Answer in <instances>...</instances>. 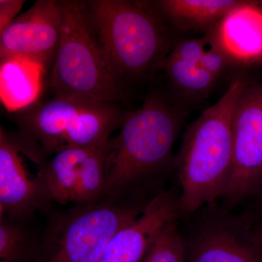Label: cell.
<instances>
[{"mask_svg":"<svg viewBox=\"0 0 262 262\" xmlns=\"http://www.w3.org/2000/svg\"><path fill=\"white\" fill-rule=\"evenodd\" d=\"M185 115L184 108L160 92L148 95L111 138L103 198L150 201L165 190Z\"/></svg>","mask_w":262,"mask_h":262,"instance_id":"1","label":"cell"},{"mask_svg":"<svg viewBox=\"0 0 262 262\" xmlns=\"http://www.w3.org/2000/svg\"><path fill=\"white\" fill-rule=\"evenodd\" d=\"M248 85L245 79H234L222 98L184 131L173 162L182 214H194L225 194L233 163L234 113Z\"/></svg>","mask_w":262,"mask_h":262,"instance_id":"2","label":"cell"},{"mask_svg":"<svg viewBox=\"0 0 262 262\" xmlns=\"http://www.w3.org/2000/svg\"><path fill=\"white\" fill-rule=\"evenodd\" d=\"M103 54L126 85L152 73L168 56L167 25L145 1L88 0Z\"/></svg>","mask_w":262,"mask_h":262,"instance_id":"3","label":"cell"},{"mask_svg":"<svg viewBox=\"0 0 262 262\" xmlns=\"http://www.w3.org/2000/svg\"><path fill=\"white\" fill-rule=\"evenodd\" d=\"M61 38L46 80L52 97L121 102L126 85L108 64L90 18L87 1L59 0Z\"/></svg>","mask_w":262,"mask_h":262,"instance_id":"4","label":"cell"},{"mask_svg":"<svg viewBox=\"0 0 262 262\" xmlns=\"http://www.w3.org/2000/svg\"><path fill=\"white\" fill-rule=\"evenodd\" d=\"M19 131L48 156L63 150L98 145L121 128L130 113L119 103L79 97L38 100L11 113Z\"/></svg>","mask_w":262,"mask_h":262,"instance_id":"5","label":"cell"},{"mask_svg":"<svg viewBox=\"0 0 262 262\" xmlns=\"http://www.w3.org/2000/svg\"><path fill=\"white\" fill-rule=\"evenodd\" d=\"M150 201L103 198L56 212L39 239V262H97L113 236Z\"/></svg>","mask_w":262,"mask_h":262,"instance_id":"6","label":"cell"},{"mask_svg":"<svg viewBox=\"0 0 262 262\" xmlns=\"http://www.w3.org/2000/svg\"><path fill=\"white\" fill-rule=\"evenodd\" d=\"M196 213L187 235L183 234L188 262H262V248L246 218L215 203Z\"/></svg>","mask_w":262,"mask_h":262,"instance_id":"7","label":"cell"},{"mask_svg":"<svg viewBox=\"0 0 262 262\" xmlns=\"http://www.w3.org/2000/svg\"><path fill=\"white\" fill-rule=\"evenodd\" d=\"M262 186V82L248 84L234 113L233 163L223 196L228 209L253 194Z\"/></svg>","mask_w":262,"mask_h":262,"instance_id":"8","label":"cell"},{"mask_svg":"<svg viewBox=\"0 0 262 262\" xmlns=\"http://www.w3.org/2000/svg\"><path fill=\"white\" fill-rule=\"evenodd\" d=\"M111 138L98 145L63 150L46 160L41 173L52 202L75 206L102 199Z\"/></svg>","mask_w":262,"mask_h":262,"instance_id":"9","label":"cell"},{"mask_svg":"<svg viewBox=\"0 0 262 262\" xmlns=\"http://www.w3.org/2000/svg\"><path fill=\"white\" fill-rule=\"evenodd\" d=\"M27 141L20 131L0 127V215L28 220L52 201L42 173L25 162Z\"/></svg>","mask_w":262,"mask_h":262,"instance_id":"10","label":"cell"},{"mask_svg":"<svg viewBox=\"0 0 262 262\" xmlns=\"http://www.w3.org/2000/svg\"><path fill=\"white\" fill-rule=\"evenodd\" d=\"M61 38L59 0H38L0 34V62L28 60L51 72Z\"/></svg>","mask_w":262,"mask_h":262,"instance_id":"11","label":"cell"},{"mask_svg":"<svg viewBox=\"0 0 262 262\" xmlns=\"http://www.w3.org/2000/svg\"><path fill=\"white\" fill-rule=\"evenodd\" d=\"M181 215L180 193L165 189L113 236L97 262H142L164 227Z\"/></svg>","mask_w":262,"mask_h":262,"instance_id":"12","label":"cell"},{"mask_svg":"<svg viewBox=\"0 0 262 262\" xmlns=\"http://www.w3.org/2000/svg\"><path fill=\"white\" fill-rule=\"evenodd\" d=\"M206 34L231 65L262 61V8L258 1H239Z\"/></svg>","mask_w":262,"mask_h":262,"instance_id":"13","label":"cell"},{"mask_svg":"<svg viewBox=\"0 0 262 262\" xmlns=\"http://www.w3.org/2000/svg\"><path fill=\"white\" fill-rule=\"evenodd\" d=\"M241 0L145 1L165 24L184 31L208 32Z\"/></svg>","mask_w":262,"mask_h":262,"instance_id":"14","label":"cell"},{"mask_svg":"<svg viewBox=\"0 0 262 262\" xmlns=\"http://www.w3.org/2000/svg\"><path fill=\"white\" fill-rule=\"evenodd\" d=\"M44 74L42 67L28 60L0 62V95L8 112L23 110L39 100Z\"/></svg>","mask_w":262,"mask_h":262,"instance_id":"15","label":"cell"},{"mask_svg":"<svg viewBox=\"0 0 262 262\" xmlns=\"http://www.w3.org/2000/svg\"><path fill=\"white\" fill-rule=\"evenodd\" d=\"M27 221L0 215V262H31L39 241Z\"/></svg>","mask_w":262,"mask_h":262,"instance_id":"16","label":"cell"},{"mask_svg":"<svg viewBox=\"0 0 262 262\" xmlns=\"http://www.w3.org/2000/svg\"><path fill=\"white\" fill-rule=\"evenodd\" d=\"M161 68L165 70L174 87L190 97L206 96L217 80L199 63L182 61L169 56Z\"/></svg>","mask_w":262,"mask_h":262,"instance_id":"17","label":"cell"},{"mask_svg":"<svg viewBox=\"0 0 262 262\" xmlns=\"http://www.w3.org/2000/svg\"><path fill=\"white\" fill-rule=\"evenodd\" d=\"M177 222L172 221L164 227L142 262L185 261V241Z\"/></svg>","mask_w":262,"mask_h":262,"instance_id":"18","label":"cell"},{"mask_svg":"<svg viewBox=\"0 0 262 262\" xmlns=\"http://www.w3.org/2000/svg\"><path fill=\"white\" fill-rule=\"evenodd\" d=\"M207 46V37L190 38L176 44L168 56L182 61L199 63Z\"/></svg>","mask_w":262,"mask_h":262,"instance_id":"19","label":"cell"},{"mask_svg":"<svg viewBox=\"0 0 262 262\" xmlns=\"http://www.w3.org/2000/svg\"><path fill=\"white\" fill-rule=\"evenodd\" d=\"M206 35V49L199 64L218 80L226 69L231 64L224 52L208 37L207 34Z\"/></svg>","mask_w":262,"mask_h":262,"instance_id":"20","label":"cell"},{"mask_svg":"<svg viewBox=\"0 0 262 262\" xmlns=\"http://www.w3.org/2000/svg\"><path fill=\"white\" fill-rule=\"evenodd\" d=\"M26 2L24 0L0 1V34L4 32L18 18Z\"/></svg>","mask_w":262,"mask_h":262,"instance_id":"21","label":"cell"},{"mask_svg":"<svg viewBox=\"0 0 262 262\" xmlns=\"http://www.w3.org/2000/svg\"><path fill=\"white\" fill-rule=\"evenodd\" d=\"M253 233L256 243L262 248V220L257 225L253 226Z\"/></svg>","mask_w":262,"mask_h":262,"instance_id":"22","label":"cell"},{"mask_svg":"<svg viewBox=\"0 0 262 262\" xmlns=\"http://www.w3.org/2000/svg\"><path fill=\"white\" fill-rule=\"evenodd\" d=\"M258 195L260 196V198H261V201H262V186L261 187V189H260L259 192H258Z\"/></svg>","mask_w":262,"mask_h":262,"instance_id":"23","label":"cell"},{"mask_svg":"<svg viewBox=\"0 0 262 262\" xmlns=\"http://www.w3.org/2000/svg\"><path fill=\"white\" fill-rule=\"evenodd\" d=\"M258 4H259L260 6H261L262 8V0L261 1H258Z\"/></svg>","mask_w":262,"mask_h":262,"instance_id":"24","label":"cell"}]
</instances>
